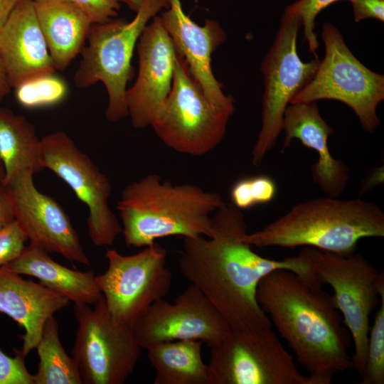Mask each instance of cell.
I'll list each match as a JSON object with an SVG mask.
<instances>
[{
    "mask_svg": "<svg viewBox=\"0 0 384 384\" xmlns=\"http://www.w3.org/2000/svg\"><path fill=\"white\" fill-rule=\"evenodd\" d=\"M68 87L60 76L46 73L30 78L15 87L18 103L28 109L53 106L67 96Z\"/></svg>",
    "mask_w": 384,
    "mask_h": 384,
    "instance_id": "obj_26",
    "label": "cell"
},
{
    "mask_svg": "<svg viewBox=\"0 0 384 384\" xmlns=\"http://www.w3.org/2000/svg\"><path fill=\"white\" fill-rule=\"evenodd\" d=\"M20 275L6 265L0 267V313L23 328L21 351L26 356L36 348L46 320L66 308L70 301L41 282Z\"/></svg>",
    "mask_w": 384,
    "mask_h": 384,
    "instance_id": "obj_20",
    "label": "cell"
},
{
    "mask_svg": "<svg viewBox=\"0 0 384 384\" xmlns=\"http://www.w3.org/2000/svg\"><path fill=\"white\" fill-rule=\"evenodd\" d=\"M33 1H34V0H33Z\"/></svg>",
    "mask_w": 384,
    "mask_h": 384,
    "instance_id": "obj_39",
    "label": "cell"
},
{
    "mask_svg": "<svg viewBox=\"0 0 384 384\" xmlns=\"http://www.w3.org/2000/svg\"><path fill=\"white\" fill-rule=\"evenodd\" d=\"M41 140L43 168L61 178L87 206V231L92 244L112 245L122 233V227L109 206L112 187L108 177L65 132H52Z\"/></svg>",
    "mask_w": 384,
    "mask_h": 384,
    "instance_id": "obj_13",
    "label": "cell"
},
{
    "mask_svg": "<svg viewBox=\"0 0 384 384\" xmlns=\"http://www.w3.org/2000/svg\"><path fill=\"white\" fill-rule=\"evenodd\" d=\"M353 8L354 21L373 18L384 21V0H348Z\"/></svg>",
    "mask_w": 384,
    "mask_h": 384,
    "instance_id": "obj_33",
    "label": "cell"
},
{
    "mask_svg": "<svg viewBox=\"0 0 384 384\" xmlns=\"http://www.w3.org/2000/svg\"><path fill=\"white\" fill-rule=\"evenodd\" d=\"M321 38L324 57L313 78L290 103L339 101L355 112L364 131L373 133L380 124L377 107L384 100V76L361 63L331 23L323 24Z\"/></svg>",
    "mask_w": 384,
    "mask_h": 384,
    "instance_id": "obj_6",
    "label": "cell"
},
{
    "mask_svg": "<svg viewBox=\"0 0 384 384\" xmlns=\"http://www.w3.org/2000/svg\"><path fill=\"white\" fill-rule=\"evenodd\" d=\"M139 70L127 90L128 116L135 129L151 125L172 86L177 52L160 16L143 30L137 43Z\"/></svg>",
    "mask_w": 384,
    "mask_h": 384,
    "instance_id": "obj_16",
    "label": "cell"
},
{
    "mask_svg": "<svg viewBox=\"0 0 384 384\" xmlns=\"http://www.w3.org/2000/svg\"><path fill=\"white\" fill-rule=\"evenodd\" d=\"M166 256V249L156 242L131 255L107 250V268L96 276V282L116 321L132 326L153 303L169 294L172 274Z\"/></svg>",
    "mask_w": 384,
    "mask_h": 384,
    "instance_id": "obj_12",
    "label": "cell"
},
{
    "mask_svg": "<svg viewBox=\"0 0 384 384\" xmlns=\"http://www.w3.org/2000/svg\"><path fill=\"white\" fill-rule=\"evenodd\" d=\"M15 220L11 200L7 188L0 183V228Z\"/></svg>",
    "mask_w": 384,
    "mask_h": 384,
    "instance_id": "obj_34",
    "label": "cell"
},
{
    "mask_svg": "<svg viewBox=\"0 0 384 384\" xmlns=\"http://www.w3.org/2000/svg\"><path fill=\"white\" fill-rule=\"evenodd\" d=\"M247 228L242 211L232 203L223 202L211 215L209 237L183 238L178 269L232 330L272 329L270 319L257 301L260 281L278 270L319 279L313 265V247H306L297 256L282 260L267 258L243 240Z\"/></svg>",
    "mask_w": 384,
    "mask_h": 384,
    "instance_id": "obj_1",
    "label": "cell"
},
{
    "mask_svg": "<svg viewBox=\"0 0 384 384\" xmlns=\"http://www.w3.org/2000/svg\"><path fill=\"white\" fill-rule=\"evenodd\" d=\"M380 306L368 336L367 353L358 384L384 383V287L380 292Z\"/></svg>",
    "mask_w": 384,
    "mask_h": 384,
    "instance_id": "obj_27",
    "label": "cell"
},
{
    "mask_svg": "<svg viewBox=\"0 0 384 384\" xmlns=\"http://www.w3.org/2000/svg\"><path fill=\"white\" fill-rule=\"evenodd\" d=\"M78 329L73 358L84 384H123L141 356L132 326L116 321L103 297L92 309L74 304Z\"/></svg>",
    "mask_w": 384,
    "mask_h": 384,
    "instance_id": "obj_10",
    "label": "cell"
},
{
    "mask_svg": "<svg viewBox=\"0 0 384 384\" xmlns=\"http://www.w3.org/2000/svg\"><path fill=\"white\" fill-rule=\"evenodd\" d=\"M6 266L19 274L36 277L74 304H95L102 297L94 272H80L63 266L53 260L48 252L31 243Z\"/></svg>",
    "mask_w": 384,
    "mask_h": 384,
    "instance_id": "obj_22",
    "label": "cell"
},
{
    "mask_svg": "<svg viewBox=\"0 0 384 384\" xmlns=\"http://www.w3.org/2000/svg\"><path fill=\"white\" fill-rule=\"evenodd\" d=\"M53 66L63 70L81 53L92 25L70 0H34Z\"/></svg>",
    "mask_w": 384,
    "mask_h": 384,
    "instance_id": "obj_21",
    "label": "cell"
},
{
    "mask_svg": "<svg viewBox=\"0 0 384 384\" xmlns=\"http://www.w3.org/2000/svg\"><path fill=\"white\" fill-rule=\"evenodd\" d=\"M36 348L39 357L34 384H82L73 358L64 350L58 335V324L51 316L44 324Z\"/></svg>",
    "mask_w": 384,
    "mask_h": 384,
    "instance_id": "obj_25",
    "label": "cell"
},
{
    "mask_svg": "<svg viewBox=\"0 0 384 384\" xmlns=\"http://www.w3.org/2000/svg\"><path fill=\"white\" fill-rule=\"evenodd\" d=\"M0 55L11 87L55 73L33 0H18L0 31Z\"/></svg>",
    "mask_w": 384,
    "mask_h": 384,
    "instance_id": "obj_19",
    "label": "cell"
},
{
    "mask_svg": "<svg viewBox=\"0 0 384 384\" xmlns=\"http://www.w3.org/2000/svg\"><path fill=\"white\" fill-rule=\"evenodd\" d=\"M4 178H5V171H4V165L0 159V183H4Z\"/></svg>",
    "mask_w": 384,
    "mask_h": 384,
    "instance_id": "obj_38",
    "label": "cell"
},
{
    "mask_svg": "<svg viewBox=\"0 0 384 384\" xmlns=\"http://www.w3.org/2000/svg\"><path fill=\"white\" fill-rule=\"evenodd\" d=\"M33 177L32 172L23 171L4 185L11 200L15 220L30 243L90 266L70 218L55 199L36 188Z\"/></svg>",
    "mask_w": 384,
    "mask_h": 384,
    "instance_id": "obj_15",
    "label": "cell"
},
{
    "mask_svg": "<svg viewBox=\"0 0 384 384\" xmlns=\"http://www.w3.org/2000/svg\"><path fill=\"white\" fill-rule=\"evenodd\" d=\"M338 1L341 0H297L288 6L301 17L304 41L315 58H318L317 49L319 46L314 32L316 17L322 10Z\"/></svg>",
    "mask_w": 384,
    "mask_h": 384,
    "instance_id": "obj_29",
    "label": "cell"
},
{
    "mask_svg": "<svg viewBox=\"0 0 384 384\" xmlns=\"http://www.w3.org/2000/svg\"><path fill=\"white\" fill-rule=\"evenodd\" d=\"M7 74L0 55V102L11 92Z\"/></svg>",
    "mask_w": 384,
    "mask_h": 384,
    "instance_id": "obj_36",
    "label": "cell"
},
{
    "mask_svg": "<svg viewBox=\"0 0 384 384\" xmlns=\"http://www.w3.org/2000/svg\"><path fill=\"white\" fill-rule=\"evenodd\" d=\"M16 356L10 357L0 349V384H34L33 375L25 364L26 356L15 349Z\"/></svg>",
    "mask_w": 384,
    "mask_h": 384,
    "instance_id": "obj_31",
    "label": "cell"
},
{
    "mask_svg": "<svg viewBox=\"0 0 384 384\" xmlns=\"http://www.w3.org/2000/svg\"><path fill=\"white\" fill-rule=\"evenodd\" d=\"M284 132L282 149L289 147L292 139H299L306 147L316 151L317 161L311 167L313 181L327 196L340 197L349 180L346 164L335 159L328 146L334 129L322 117L316 102L290 103L282 120Z\"/></svg>",
    "mask_w": 384,
    "mask_h": 384,
    "instance_id": "obj_18",
    "label": "cell"
},
{
    "mask_svg": "<svg viewBox=\"0 0 384 384\" xmlns=\"http://www.w3.org/2000/svg\"><path fill=\"white\" fill-rule=\"evenodd\" d=\"M210 350V384H322L299 372L272 329L231 330Z\"/></svg>",
    "mask_w": 384,
    "mask_h": 384,
    "instance_id": "obj_9",
    "label": "cell"
},
{
    "mask_svg": "<svg viewBox=\"0 0 384 384\" xmlns=\"http://www.w3.org/2000/svg\"><path fill=\"white\" fill-rule=\"evenodd\" d=\"M233 114L208 100L177 53L171 91L150 126L169 148L203 156L222 142Z\"/></svg>",
    "mask_w": 384,
    "mask_h": 384,
    "instance_id": "obj_7",
    "label": "cell"
},
{
    "mask_svg": "<svg viewBox=\"0 0 384 384\" xmlns=\"http://www.w3.org/2000/svg\"><path fill=\"white\" fill-rule=\"evenodd\" d=\"M384 237V212L360 198L319 197L294 206L284 215L243 240L257 247H311L348 255L359 240Z\"/></svg>",
    "mask_w": 384,
    "mask_h": 384,
    "instance_id": "obj_4",
    "label": "cell"
},
{
    "mask_svg": "<svg viewBox=\"0 0 384 384\" xmlns=\"http://www.w3.org/2000/svg\"><path fill=\"white\" fill-rule=\"evenodd\" d=\"M318 279L278 270L259 282L257 301L297 361L322 384L352 368L349 332L333 296Z\"/></svg>",
    "mask_w": 384,
    "mask_h": 384,
    "instance_id": "obj_2",
    "label": "cell"
},
{
    "mask_svg": "<svg viewBox=\"0 0 384 384\" xmlns=\"http://www.w3.org/2000/svg\"><path fill=\"white\" fill-rule=\"evenodd\" d=\"M277 191V184L270 176L259 174L238 179L232 186L230 196L232 203L242 210L270 203Z\"/></svg>",
    "mask_w": 384,
    "mask_h": 384,
    "instance_id": "obj_28",
    "label": "cell"
},
{
    "mask_svg": "<svg viewBox=\"0 0 384 384\" xmlns=\"http://www.w3.org/2000/svg\"><path fill=\"white\" fill-rule=\"evenodd\" d=\"M169 4V0H144L130 21L114 18L91 26L74 83L80 89L103 83L108 95V121L128 116L127 85L133 76L131 61L135 46L149 21Z\"/></svg>",
    "mask_w": 384,
    "mask_h": 384,
    "instance_id": "obj_5",
    "label": "cell"
},
{
    "mask_svg": "<svg viewBox=\"0 0 384 384\" xmlns=\"http://www.w3.org/2000/svg\"><path fill=\"white\" fill-rule=\"evenodd\" d=\"M169 6L160 16L176 52L208 100L215 107L234 112V99L223 92L211 68V55L226 39V34L214 20L203 26L196 23L183 11L180 0H169Z\"/></svg>",
    "mask_w": 384,
    "mask_h": 384,
    "instance_id": "obj_17",
    "label": "cell"
},
{
    "mask_svg": "<svg viewBox=\"0 0 384 384\" xmlns=\"http://www.w3.org/2000/svg\"><path fill=\"white\" fill-rule=\"evenodd\" d=\"M302 26L301 17L288 6L281 18L273 44L261 63L265 90L262 125L252 150V163L259 166L274 147L282 131L285 109L294 96L313 78L320 60L303 62L297 40Z\"/></svg>",
    "mask_w": 384,
    "mask_h": 384,
    "instance_id": "obj_8",
    "label": "cell"
},
{
    "mask_svg": "<svg viewBox=\"0 0 384 384\" xmlns=\"http://www.w3.org/2000/svg\"><path fill=\"white\" fill-rule=\"evenodd\" d=\"M202 343L198 340H175L146 348L155 370L154 384H210L209 368L201 355Z\"/></svg>",
    "mask_w": 384,
    "mask_h": 384,
    "instance_id": "obj_23",
    "label": "cell"
},
{
    "mask_svg": "<svg viewBox=\"0 0 384 384\" xmlns=\"http://www.w3.org/2000/svg\"><path fill=\"white\" fill-rule=\"evenodd\" d=\"M18 0H0V31L6 23Z\"/></svg>",
    "mask_w": 384,
    "mask_h": 384,
    "instance_id": "obj_35",
    "label": "cell"
},
{
    "mask_svg": "<svg viewBox=\"0 0 384 384\" xmlns=\"http://www.w3.org/2000/svg\"><path fill=\"white\" fill-rule=\"evenodd\" d=\"M88 18L92 24L105 23L117 17L124 0H70Z\"/></svg>",
    "mask_w": 384,
    "mask_h": 384,
    "instance_id": "obj_32",
    "label": "cell"
},
{
    "mask_svg": "<svg viewBox=\"0 0 384 384\" xmlns=\"http://www.w3.org/2000/svg\"><path fill=\"white\" fill-rule=\"evenodd\" d=\"M312 257L319 281L333 289L334 303L353 342L352 368L361 375L366 359L370 316L384 287V273L356 252L338 255L313 247Z\"/></svg>",
    "mask_w": 384,
    "mask_h": 384,
    "instance_id": "obj_11",
    "label": "cell"
},
{
    "mask_svg": "<svg viewBox=\"0 0 384 384\" xmlns=\"http://www.w3.org/2000/svg\"><path fill=\"white\" fill-rule=\"evenodd\" d=\"M28 240L16 220L0 228V267L17 259Z\"/></svg>",
    "mask_w": 384,
    "mask_h": 384,
    "instance_id": "obj_30",
    "label": "cell"
},
{
    "mask_svg": "<svg viewBox=\"0 0 384 384\" xmlns=\"http://www.w3.org/2000/svg\"><path fill=\"white\" fill-rule=\"evenodd\" d=\"M223 202L219 193L150 174L124 188L117 208L125 244L142 247L168 236L209 237L211 215Z\"/></svg>",
    "mask_w": 384,
    "mask_h": 384,
    "instance_id": "obj_3",
    "label": "cell"
},
{
    "mask_svg": "<svg viewBox=\"0 0 384 384\" xmlns=\"http://www.w3.org/2000/svg\"><path fill=\"white\" fill-rule=\"evenodd\" d=\"M144 1V0H124V3L127 4L131 10L137 12Z\"/></svg>",
    "mask_w": 384,
    "mask_h": 384,
    "instance_id": "obj_37",
    "label": "cell"
},
{
    "mask_svg": "<svg viewBox=\"0 0 384 384\" xmlns=\"http://www.w3.org/2000/svg\"><path fill=\"white\" fill-rule=\"evenodd\" d=\"M0 159L7 184L23 171L33 174L44 169L41 140L34 126L23 116L0 107Z\"/></svg>",
    "mask_w": 384,
    "mask_h": 384,
    "instance_id": "obj_24",
    "label": "cell"
},
{
    "mask_svg": "<svg viewBox=\"0 0 384 384\" xmlns=\"http://www.w3.org/2000/svg\"><path fill=\"white\" fill-rule=\"evenodd\" d=\"M142 348L175 340H198L209 348L224 340L231 328L213 304L191 284L174 302L153 303L132 325Z\"/></svg>",
    "mask_w": 384,
    "mask_h": 384,
    "instance_id": "obj_14",
    "label": "cell"
}]
</instances>
